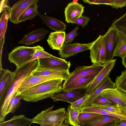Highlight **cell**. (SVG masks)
Wrapping results in <instances>:
<instances>
[{
  "label": "cell",
  "mask_w": 126,
  "mask_h": 126,
  "mask_svg": "<svg viewBox=\"0 0 126 126\" xmlns=\"http://www.w3.org/2000/svg\"><path fill=\"white\" fill-rule=\"evenodd\" d=\"M111 25L118 31L126 35V13L119 18L114 19Z\"/></svg>",
  "instance_id": "30"
},
{
  "label": "cell",
  "mask_w": 126,
  "mask_h": 126,
  "mask_svg": "<svg viewBox=\"0 0 126 126\" xmlns=\"http://www.w3.org/2000/svg\"><path fill=\"white\" fill-rule=\"evenodd\" d=\"M38 16L45 24L55 32L63 31L66 29V25L56 18L42 14Z\"/></svg>",
  "instance_id": "23"
},
{
  "label": "cell",
  "mask_w": 126,
  "mask_h": 126,
  "mask_svg": "<svg viewBox=\"0 0 126 126\" xmlns=\"http://www.w3.org/2000/svg\"><path fill=\"white\" fill-rule=\"evenodd\" d=\"M89 95H86L70 104L71 107L74 109L80 110L85 101L89 97Z\"/></svg>",
  "instance_id": "37"
},
{
  "label": "cell",
  "mask_w": 126,
  "mask_h": 126,
  "mask_svg": "<svg viewBox=\"0 0 126 126\" xmlns=\"http://www.w3.org/2000/svg\"><path fill=\"white\" fill-rule=\"evenodd\" d=\"M32 119L24 115L14 116L10 120L0 122V126H31Z\"/></svg>",
  "instance_id": "24"
},
{
  "label": "cell",
  "mask_w": 126,
  "mask_h": 126,
  "mask_svg": "<svg viewBox=\"0 0 126 126\" xmlns=\"http://www.w3.org/2000/svg\"><path fill=\"white\" fill-rule=\"evenodd\" d=\"M120 120L117 117L107 115H103L94 121L81 125V126H107L109 123Z\"/></svg>",
  "instance_id": "28"
},
{
  "label": "cell",
  "mask_w": 126,
  "mask_h": 126,
  "mask_svg": "<svg viewBox=\"0 0 126 126\" xmlns=\"http://www.w3.org/2000/svg\"><path fill=\"white\" fill-rule=\"evenodd\" d=\"M11 7L9 6L8 1L1 0L0 1V13H1L7 10H8Z\"/></svg>",
  "instance_id": "42"
},
{
  "label": "cell",
  "mask_w": 126,
  "mask_h": 126,
  "mask_svg": "<svg viewBox=\"0 0 126 126\" xmlns=\"http://www.w3.org/2000/svg\"><path fill=\"white\" fill-rule=\"evenodd\" d=\"M103 115L92 112H81L79 115V119L81 125L94 121Z\"/></svg>",
  "instance_id": "29"
},
{
  "label": "cell",
  "mask_w": 126,
  "mask_h": 126,
  "mask_svg": "<svg viewBox=\"0 0 126 126\" xmlns=\"http://www.w3.org/2000/svg\"><path fill=\"white\" fill-rule=\"evenodd\" d=\"M126 55V35L117 31V45L114 57L122 58Z\"/></svg>",
  "instance_id": "27"
},
{
  "label": "cell",
  "mask_w": 126,
  "mask_h": 126,
  "mask_svg": "<svg viewBox=\"0 0 126 126\" xmlns=\"http://www.w3.org/2000/svg\"><path fill=\"white\" fill-rule=\"evenodd\" d=\"M116 59L106 62L104 67L96 76L89 87L86 89V95H90L94 89L103 81L109 77V75L115 65Z\"/></svg>",
  "instance_id": "8"
},
{
  "label": "cell",
  "mask_w": 126,
  "mask_h": 126,
  "mask_svg": "<svg viewBox=\"0 0 126 126\" xmlns=\"http://www.w3.org/2000/svg\"><path fill=\"white\" fill-rule=\"evenodd\" d=\"M15 95V98L13 102L12 107L9 111V113H14L21 104L20 100L22 98V96L20 94Z\"/></svg>",
  "instance_id": "38"
},
{
  "label": "cell",
  "mask_w": 126,
  "mask_h": 126,
  "mask_svg": "<svg viewBox=\"0 0 126 126\" xmlns=\"http://www.w3.org/2000/svg\"><path fill=\"white\" fill-rule=\"evenodd\" d=\"M38 64L36 60L27 63L22 67L16 68L13 72L14 76L2 103L0 104V122L3 121L6 116V110L9 103L23 81L30 75L37 67Z\"/></svg>",
  "instance_id": "1"
},
{
  "label": "cell",
  "mask_w": 126,
  "mask_h": 126,
  "mask_svg": "<svg viewBox=\"0 0 126 126\" xmlns=\"http://www.w3.org/2000/svg\"><path fill=\"white\" fill-rule=\"evenodd\" d=\"M54 106L44 110L32 119V123L40 125L60 126L63 124L66 111L64 108L52 110Z\"/></svg>",
  "instance_id": "3"
},
{
  "label": "cell",
  "mask_w": 126,
  "mask_h": 126,
  "mask_svg": "<svg viewBox=\"0 0 126 126\" xmlns=\"http://www.w3.org/2000/svg\"><path fill=\"white\" fill-rule=\"evenodd\" d=\"M37 60L39 65L42 67L59 68L69 70L71 65L69 61L52 55L50 57Z\"/></svg>",
  "instance_id": "15"
},
{
  "label": "cell",
  "mask_w": 126,
  "mask_h": 126,
  "mask_svg": "<svg viewBox=\"0 0 126 126\" xmlns=\"http://www.w3.org/2000/svg\"><path fill=\"white\" fill-rule=\"evenodd\" d=\"M35 0H20L16 2L8 10L9 20L12 23L18 24V18L26 9Z\"/></svg>",
  "instance_id": "12"
},
{
  "label": "cell",
  "mask_w": 126,
  "mask_h": 126,
  "mask_svg": "<svg viewBox=\"0 0 126 126\" xmlns=\"http://www.w3.org/2000/svg\"><path fill=\"white\" fill-rule=\"evenodd\" d=\"M101 95L116 104L126 106V93L116 87L104 90Z\"/></svg>",
  "instance_id": "18"
},
{
  "label": "cell",
  "mask_w": 126,
  "mask_h": 126,
  "mask_svg": "<svg viewBox=\"0 0 126 126\" xmlns=\"http://www.w3.org/2000/svg\"><path fill=\"white\" fill-rule=\"evenodd\" d=\"M43 49L39 45L33 47H16L9 54L8 59L10 63L14 64L18 68L27 63L36 51Z\"/></svg>",
  "instance_id": "4"
},
{
  "label": "cell",
  "mask_w": 126,
  "mask_h": 126,
  "mask_svg": "<svg viewBox=\"0 0 126 126\" xmlns=\"http://www.w3.org/2000/svg\"><path fill=\"white\" fill-rule=\"evenodd\" d=\"M117 31L111 25L104 34L106 50V61L113 59L114 52L117 45Z\"/></svg>",
  "instance_id": "10"
},
{
  "label": "cell",
  "mask_w": 126,
  "mask_h": 126,
  "mask_svg": "<svg viewBox=\"0 0 126 126\" xmlns=\"http://www.w3.org/2000/svg\"><path fill=\"white\" fill-rule=\"evenodd\" d=\"M52 55L51 54L45 51L44 49L38 50L34 52L32 58L27 63H30L38 59L50 57Z\"/></svg>",
  "instance_id": "33"
},
{
  "label": "cell",
  "mask_w": 126,
  "mask_h": 126,
  "mask_svg": "<svg viewBox=\"0 0 126 126\" xmlns=\"http://www.w3.org/2000/svg\"><path fill=\"white\" fill-rule=\"evenodd\" d=\"M84 7L77 2L69 3L64 11L65 21L68 23H72L81 16L84 12Z\"/></svg>",
  "instance_id": "14"
},
{
  "label": "cell",
  "mask_w": 126,
  "mask_h": 126,
  "mask_svg": "<svg viewBox=\"0 0 126 126\" xmlns=\"http://www.w3.org/2000/svg\"><path fill=\"white\" fill-rule=\"evenodd\" d=\"M93 42L87 44L77 43L64 44L59 50L58 54L62 58H67L80 52L90 50Z\"/></svg>",
  "instance_id": "9"
},
{
  "label": "cell",
  "mask_w": 126,
  "mask_h": 126,
  "mask_svg": "<svg viewBox=\"0 0 126 126\" xmlns=\"http://www.w3.org/2000/svg\"><path fill=\"white\" fill-rule=\"evenodd\" d=\"M70 73L69 70L59 68L42 67L38 64L31 74L34 75L58 76L65 80Z\"/></svg>",
  "instance_id": "13"
},
{
  "label": "cell",
  "mask_w": 126,
  "mask_h": 126,
  "mask_svg": "<svg viewBox=\"0 0 126 126\" xmlns=\"http://www.w3.org/2000/svg\"><path fill=\"white\" fill-rule=\"evenodd\" d=\"M15 97L16 95H15L12 98L9 103L6 110V115L8 114L9 113V111L12 107L13 102L15 99Z\"/></svg>",
  "instance_id": "43"
},
{
  "label": "cell",
  "mask_w": 126,
  "mask_h": 126,
  "mask_svg": "<svg viewBox=\"0 0 126 126\" xmlns=\"http://www.w3.org/2000/svg\"><path fill=\"white\" fill-rule=\"evenodd\" d=\"M79 29L78 26L75 27L73 30L66 35L64 44L72 43L75 38L78 35L77 32Z\"/></svg>",
  "instance_id": "36"
},
{
  "label": "cell",
  "mask_w": 126,
  "mask_h": 126,
  "mask_svg": "<svg viewBox=\"0 0 126 126\" xmlns=\"http://www.w3.org/2000/svg\"><path fill=\"white\" fill-rule=\"evenodd\" d=\"M110 5L113 8H121L126 6V0H112Z\"/></svg>",
  "instance_id": "40"
},
{
  "label": "cell",
  "mask_w": 126,
  "mask_h": 126,
  "mask_svg": "<svg viewBox=\"0 0 126 126\" xmlns=\"http://www.w3.org/2000/svg\"><path fill=\"white\" fill-rule=\"evenodd\" d=\"M115 126H126V121L122 122L119 125Z\"/></svg>",
  "instance_id": "45"
},
{
  "label": "cell",
  "mask_w": 126,
  "mask_h": 126,
  "mask_svg": "<svg viewBox=\"0 0 126 126\" xmlns=\"http://www.w3.org/2000/svg\"><path fill=\"white\" fill-rule=\"evenodd\" d=\"M90 105L96 106L105 110L115 113H120L122 112L121 110L117 107L116 104L115 105H102L91 104Z\"/></svg>",
  "instance_id": "35"
},
{
  "label": "cell",
  "mask_w": 126,
  "mask_h": 126,
  "mask_svg": "<svg viewBox=\"0 0 126 126\" xmlns=\"http://www.w3.org/2000/svg\"><path fill=\"white\" fill-rule=\"evenodd\" d=\"M13 76V72L9 69H0V104L3 101L8 89L12 82Z\"/></svg>",
  "instance_id": "19"
},
{
  "label": "cell",
  "mask_w": 126,
  "mask_h": 126,
  "mask_svg": "<svg viewBox=\"0 0 126 126\" xmlns=\"http://www.w3.org/2000/svg\"><path fill=\"white\" fill-rule=\"evenodd\" d=\"M90 19L89 17L82 15L72 23L76 24L78 25L81 26L83 28L88 24Z\"/></svg>",
  "instance_id": "39"
},
{
  "label": "cell",
  "mask_w": 126,
  "mask_h": 126,
  "mask_svg": "<svg viewBox=\"0 0 126 126\" xmlns=\"http://www.w3.org/2000/svg\"><path fill=\"white\" fill-rule=\"evenodd\" d=\"M105 35H100L94 41L90 49V58L93 63L102 64L106 62Z\"/></svg>",
  "instance_id": "6"
},
{
  "label": "cell",
  "mask_w": 126,
  "mask_h": 126,
  "mask_svg": "<svg viewBox=\"0 0 126 126\" xmlns=\"http://www.w3.org/2000/svg\"><path fill=\"white\" fill-rule=\"evenodd\" d=\"M115 83L109 77L98 86L90 95L89 97L83 104L82 107L90 106L94 100L106 89L116 88Z\"/></svg>",
  "instance_id": "17"
},
{
  "label": "cell",
  "mask_w": 126,
  "mask_h": 126,
  "mask_svg": "<svg viewBox=\"0 0 126 126\" xmlns=\"http://www.w3.org/2000/svg\"><path fill=\"white\" fill-rule=\"evenodd\" d=\"M81 112H89L97 113L104 115H107L119 118L121 120L126 121V114L123 113H115L102 109L98 107L90 105L82 107Z\"/></svg>",
  "instance_id": "22"
},
{
  "label": "cell",
  "mask_w": 126,
  "mask_h": 126,
  "mask_svg": "<svg viewBox=\"0 0 126 126\" xmlns=\"http://www.w3.org/2000/svg\"><path fill=\"white\" fill-rule=\"evenodd\" d=\"M115 83L116 88L126 93V69L117 77Z\"/></svg>",
  "instance_id": "32"
},
{
  "label": "cell",
  "mask_w": 126,
  "mask_h": 126,
  "mask_svg": "<svg viewBox=\"0 0 126 126\" xmlns=\"http://www.w3.org/2000/svg\"><path fill=\"white\" fill-rule=\"evenodd\" d=\"M96 76H87L79 79L63 88L65 91H71L79 89H86Z\"/></svg>",
  "instance_id": "21"
},
{
  "label": "cell",
  "mask_w": 126,
  "mask_h": 126,
  "mask_svg": "<svg viewBox=\"0 0 126 126\" xmlns=\"http://www.w3.org/2000/svg\"><path fill=\"white\" fill-rule=\"evenodd\" d=\"M86 89H79L66 91L62 90L56 93L50 97L54 102L58 101L66 102L70 104L77 100L85 96Z\"/></svg>",
  "instance_id": "11"
},
{
  "label": "cell",
  "mask_w": 126,
  "mask_h": 126,
  "mask_svg": "<svg viewBox=\"0 0 126 126\" xmlns=\"http://www.w3.org/2000/svg\"></svg>",
  "instance_id": "47"
},
{
  "label": "cell",
  "mask_w": 126,
  "mask_h": 126,
  "mask_svg": "<svg viewBox=\"0 0 126 126\" xmlns=\"http://www.w3.org/2000/svg\"><path fill=\"white\" fill-rule=\"evenodd\" d=\"M80 110L72 108L70 105L68 106L66 111V115L64 124L67 126H81L79 119Z\"/></svg>",
  "instance_id": "25"
},
{
  "label": "cell",
  "mask_w": 126,
  "mask_h": 126,
  "mask_svg": "<svg viewBox=\"0 0 126 126\" xmlns=\"http://www.w3.org/2000/svg\"><path fill=\"white\" fill-rule=\"evenodd\" d=\"M39 0L35 1L25 10L18 18L19 23L29 20H31L39 14L37 8L39 6L37 4Z\"/></svg>",
  "instance_id": "26"
},
{
  "label": "cell",
  "mask_w": 126,
  "mask_h": 126,
  "mask_svg": "<svg viewBox=\"0 0 126 126\" xmlns=\"http://www.w3.org/2000/svg\"><path fill=\"white\" fill-rule=\"evenodd\" d=\"M104 67V65L93 63L90 66H79L77 67L64 81L63 85L64 88L81 78L92 76H97Z\"/></svg>",
  "instance_id": "5"
},
{
  "label": "cell",
  "mask_w": 126,
  "mask_h": 126,
  "mask_svg": "<svg viewBox=\"0 0 126 126\" xmlns=\"http://www.w3.org/2000/svg\"><path fill=\"white\" fill-rule=\"evenodd\" d=\"M39 126H45V125H40ZM60 126H67L66 125L64 124V123H63V124L62 125Z\"/></svg>",
  "instance_id": "46"
},
{
  "label": "cell",
  "mask_w": 126,
  "mask_h": 126,
  "mask_svg": "<svg viewBox=\"0 0 126 126\" xmlns=\"http://www.w3.org/2000/svg\"><path fill=\"white\" fill-rule=\"evenodd\" d=\"M9 15L7 11L3 12L0 19V40L4 38Z\"/></svg>",
  "instance_id": "31"
},
{
  "label": "cell",
  "mask_w": 126,
  "mask_h": 126,
  "mask_svg": "<svg viewBox=\"0 0 126 126\" xmlns=\"http://www.w3.org/2000/svg\"><path fill=\"white\" fill-rule=\"evenodd\" d=\"M63 80L59 79L47 81L28 89L20 94L24 100L36 102L50 97L55 93L62 90Z\"/></svg>",
  "instance_id": "2"
},
{
  "label": "cell",
  "mask_w": 126,
  "mask_h": 126,
  "mask_svg": "<svg viewBox=\"0 0 126 126\" xmlns=\"http://www.w3.org/2000/svg\"><path fill=\"white\" fill-rule=\"evenodd\" d=\"M66 35L64 31L51 32L47 40L49 47L53 50H60L64 44Z\"/></svg>",
  "instance_id": "20"
},
{
  "label": "cell",
  "mask_w": 126,
  "mask_h": 126,
  "mask_svg": "<svg viewBox=\"0 0 126 126\" xmlns=\"http://www.w3.org/2000/svg\"><path fill=\"white\" fill-rule=\"evenodd\" d=\"M59 79L62 78L58 76L34 75L31 74L23 81L15 95H19L24 91L43 83Z\"/></svg>",
  "instance_id": "7"
},
{
  "label": "cell",
  "mask_w": 126,
  "mask_h": 126,
  "mask_svg": "<svg viewBox=\"0 0 126 126\" xmlns=\"http://www.w3.org/2000/svg\"><path fill=\"white\" fill-rule=\"evenodd\" d=\"M123 64L126 69V55L122 58Z\"/></svg>",
  "instance_id": "44"
},
{
  "label": "cell",
  "mask_w": 126,
  "mask_h": 126,
  "mask_svg": "<svg viewBox=\"0 0 126 126\" xmlns=\"http://www.w3.org/2000/svg\"><path fill=\"white\" fill-rule=\"evenodd\" d=\"M49 32L48 30L44 28L36 29L25 35L18 43L26 46L33 45L44 40Z\"/></svg>",
  "instance_id": "16"
},
{
  "label": "cell",
  "mask_w": 126,
  "mask_h": 126,
  "mask_svg": "<svg viewBox=\"0 0 126 126\" xmlns=\"http://www.w3.org/2000/svg\"><path fill=\"white\" fill-rule=\"evenodd\" d=\"M112 0H83L82 1L84 3L90 4H106L110 5Z\"/></svg>",
  "instance_id": "41"
},
{
  "label": "cell",
  "mask_w": 126,
  "mask_h": 126,
  "mask_svg": "<svg viewBox=\"0 0 126 126\" xmlns=\"http://www.w3.org/2000/svg\"><path fill=\"white\" fill-rule=\"evenodd\" d=\"M114 103H115L110 99L100 94L97 97L91 104L102 105H115L113 104Z\"/></svg>",
  "instance_id": "34"
}]
</instances>
